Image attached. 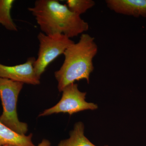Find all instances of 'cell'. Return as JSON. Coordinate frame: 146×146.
Masks as SVG:
<instances>
[{"instance_id": "277c9868", "label": "cell", "mask_w": 146, "mask_h": 146, "mask_svg": "<svg viewBox=\"0 0 146 146\" xmlns=\"http://www.w3.org/2000/svg\"><path fill=\"white\" fill-rule=\"evenodd\" d=\"M39 43L38 56L34 64L35 72L40 78L48 65L74 43L63 34L56 33L47 35L42 32L37 35Z\"/></svg>"}, {"instance_id": "30bf717a", "label": "cell", "mask_w": 146, "mask_h": 146, "mask_svg": "<svg viewBox=\"0 0 146 146\" xmlns=\"http://www.w3.org/2000/svg\"><path fill=\"white\" fill-rule=\"evenodd\" d=\"M14 0H0V25L10 31H18L16 25L11 18V11Z\"/></svg>"}, {"instance_id": "7a4b0ae2", "label": "cell", "mask_w": 146, "mask_h": 146, "mask_svg": "<svg viewBox=\"0 0 146 146\" xmlns=\"http://www.w3.org/2000/svg\"><path fill=\"white\" fill-rule=\"evenodd\" d=\"M98 51L95 38L86 33L81 35L77 43L67 48L63 54L65 58L62 66L54 73L59 92L76 81L85 79L89 83L94 70L93 59Z\"/></svg>"}, {"instance_id": "8992f818", "label": "cell", "mask_w": 146, "mask_h": 146, "mask_svg": "<svg viewBox=\"0 0 146 146\" xmlns=\"http://www.w3.org/2000/svg\"><path fill=\"white\" fill-rule=\"evenodd\" d=\"M35 57H29L25 63L14 66H7L0 63V78L24 84L38 85L40 83V78L35 72Z\"/></svg>"}, {"instance_id": "6da1fadb", "label": "cell", "mask_w": 146, "mask_h": 146, "mask_svg": "<svg viewBox=\"0 0 146 146\" xmlns=\"http://www.w3.org/2000/svg\"><path fill=\"white\" fill-rule=\"evenodd\" d=\"M28 9L35 17L42 33L47 35L58 33L71 38L89 29L88 23L80 16L56 0H37L33 7Z\"/></svg>"}, {"instance_id": "4fadbf2b", "label": "cell", "mask_w": 146, "mask_h": 146, "mask_svg": "<svg viewBox=\"0 0 146 146\" xmlns=\"http://www.w3.org/2000/svg\"><path fill=\"white\" fill-rule=\"evenodd\" d=\"M11 146V145H5V146Z\"/></svg>"}, {"instance_id": "52a82bcc", "label": "cell", "mask_w": 146, "mask_h": 146, "mask_svg": "<svg viewBox=\"0 0 146 146\" xmlns=\"http://www.w3.org/2000/svg\"><path fill=\"white\" fill-rule=\"evenodd\" d=\"M108 7L116 13L146 17V0H107Z\"/></svg>"}, {"instance_id": "ba28073f", "label": "cell", "mask_w": 146, "mask_h": 146, "mask_svg": "<svg viewBox=\"0 0 146 146\" xmlns=\"http://www.w3.org/2000/svg\"><path fill=\"white\" fill-rule=\"evenodd\" d=\"M32 133L21 135L0 122V146H35L32 141Z\"/></svg>"}, {"instance_id": "7c38bea8", "label": "cell", "mask_w": 146, "mask_h": 146, "mask_svg": "<svg viewBox=\"0 0 146 146\" xmlns=\"http://www.w3.org/2000/svg\"><path fill=\"white\" fill-rule=\"evenodd\" d=\"M50 143L47 139H43L37 146H50Z\"/></svg>"}, {"instance_id": "8fae6325", "label": "cell", "mask_w": 146, "mask_h": 146, "mask_svg": "<svg viewBox=\"0 0 146 146\" xmlns=\"http://www.w3.org/2000/svg\"><path fill=\"white\" fill-rule=\"evenodd\" d=\"M66 3L71 11L80 16L95 5L92 0H68Z\"/></svg>"}, {"instance_id": "9c48e42d", "label": "cell", "mask_w": 146, "mask_h": 146, "mask_svg": "<svg viewBox=\"0 0 146 146\" xmlns=\"http://www.w3.org/2000/svg\"><path fill=\"white\" fill-rule=\"evenodd\" d=\"M84 129L83 123H76L74 129L70 133V138L60 141L58 146H96L84 136Z\"/></svg>"}, {"instance_id": "3957f363", "label": "cell", "mask_w": 146, "mask_h": 146, "mask_svg": "<svg viewBox=\"0 0 146 146\" xmlns=\"http://www.w3.org/2000/svg\"><path fill=\"white\" fill-rule=\"evenodd\" d=\"M24 84L19 82L0 78V98L3 108L0 122L22 135H25L27 132L28 125L18 119L17 104Z\"/></svg>"}, {"instance_id": "5b68a950", "label": "cell", "mask_w": 146, "mask_h": 146, "mask_svg": "<svg viewBox=\"0 0 146 146\" xmlns=\"http://www.w3.org/2000/svg\"><path fill=\"white\" fill-rule=\"evenodd\" d=\"M62 92L60 101L53 107L45 110L39 117L59 113H68L71 115L84 110H95L98 108L97 105L85 101L86 93L80 91L77 84L68 85Z\"/></svg>"}]
</instances>
